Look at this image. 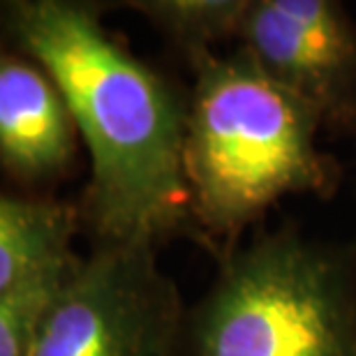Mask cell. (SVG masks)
Wrapping results in <instances>:
<instances>
[{
  "label": "cell",
  "instance_id": "cell-7",
  "mask_svg": "<svg viewBox=\"0 0 356 356\" xmlns=\"http://www.w3.org/2000/svg\"><path fill=\"white\" fill-rule=\"evenodd\" d=\"M79 211L0 195V301L49 303L81 264L72 241Z\"/></svg>",
  "mask_w": 356,
  "mask_h": 356
},
{
  "label": "cell",
  "instance_id": "cell-4",
  "mask_svg": "<svg viewBox=\"0 0 356 356\" xmlns=\"http://www.w3.org/2000/svg\"><path fill=\"white\" fill-rule=\"evenodd\" d=\"M185 319L153 245H97L42 310L33 356H176Z\"/></svg>",
  "mask_w": 356,
  "mask_h": 356
},
{
  "label": "cell",
  "instance_id": "cell-3",
  "mask_svg": "<svg viewBox=\"0 0 356 356\" xmlns=\"http://www.w3.org/2000/svg\"><path fill=\"white\" fill-rule=\"evenodd\" d=\"M183 343L190 356H356V248L289 227L238 243Z\"/></svg>",
  "mask_w": 356,
  "mask_h": 356
},
{
  "label": "cell",
  "instance_id": "cell-9",
  "mask_svg": "<svg viewBox=\"0 0 356 356\" xmlns=\"http://www.w3.org/2000/svg\"><path fill=\"white\" fill-rule=\"evenodd\" d=\"M47 303L0 301V356H33L35 333Z\"/></svg>",
  "mask_w": 356,
  "mask_h": 356
},
{
  "label": "cell",
  "instance_id": "cell-5",
  "mask_svg": "<svg viewBox=\"0 0 356 356\" xmlns=\"http://www.w3.org/2000/svg\"><path fill=\"white\" fill-rule=\"evenodd\" d=\"M236 49L319 127H356V21L333 0H248Z\"/></svg>",
  "mask_w": 356,
  "mask_h": 356
},
{
  "label": "cell",
  "instance_id": "cell-1",
  "mask_svg": "<svg viewBox=\"0 0 356 356\" xmlns=\"http://www.w3.org/2000/svg\"><path fill=\"white\" fill-rule=\"evenodd\" d=\"M21 54L65 97L90 155L79 220L97 245L199 241L185 181L188 99L106 31L88 5L14 0L0 12Z\"/></svg>",
  "mask_w": 356,
  "mask_h": 356
},
{
  "label": "cell",
  "instance_id": "cell-6",
  "mask_svg": "<svg viewBox=\"0 0 356 356\" xmlns=\"http://www.w3.org/2000/svg\"><path fill=\"white\" fill-rule=\"evenodd\" d=\"M76 137L54 76L0 44V167L24 183L54 181L72 165Z\"/></svg>",
  "mask_w": 356,
  "mask_h": 356
},
{
  "label": "cell",
  "instance_id": "cell-8",
  "mask_svg": "<svg viewBox=\"0 0 356 356\" xmlns=\"http://www.w3.org/2000/svg\"><path fill=\"white\" fill-rule=\"evenodd\" d=\"M132 7L169 35L185 56H192L236 40L248 0H148Z\"/></svg>",
  "mask_w": 356,
  "mask_h": 356
},
{
  "label": "cell",
  "instance_id": "cell-2",
  "mask_svg": "<svg viewBox=\"0 0 356 356\" xmlns=\"http://www.w3.org/2000/svg\"><path fill=\"white\" fill-rule=\"evenodd\" d=\"M188 60L183 167L199 241L225 254L282 197L336 195L343 167L317 146L322 127L298 99L238 49Z\"/></svg>",
  "mask_w": 356,
  "mask_h": 356
}]
</instances>
